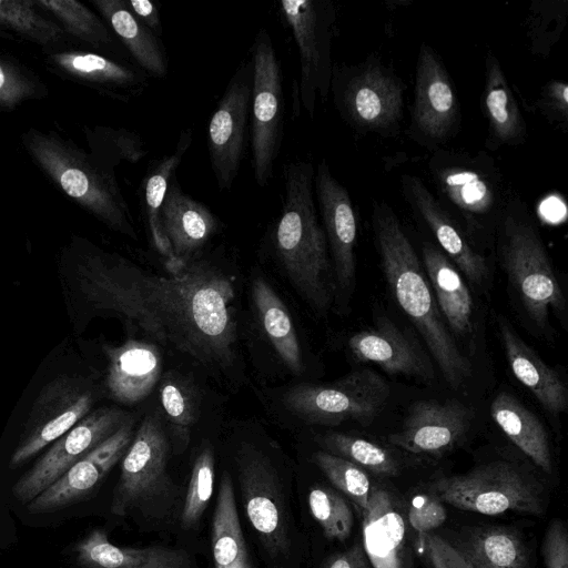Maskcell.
I'll return each mask as SVG.
<instances>
[{
	"instance_id": "obj_1",
	"label": "cell",
	"mask_w": 568,
	"mask_h": 568,
	"mask_svg": "<svg viewBox=\"0 0 568 568\" xmlns=\"http://www.w3.org/2000/svg\"><path fill=\"white\" fill-rule=\"evenodd\" d=\"M77 288L92 311L116 315L150 339L206 368L236 359L235 294L206 261L179 274H153L113 253H87L75 266Z\"/></svg>"
},
{
	"instance_id": "obj_47",
	"label": "cell",
	"mask_w": 568,
	"mask_h": 568,
	"mask_svg": "<svg viewBox=\"0 0 568 568\" xmlns=\"http://www.w3.org/2000/svg\"><path fill=\"white\" fill-rule=\"evenodd\" d=\"M161 404L181 437L194 422V410L189 396L175 382L168 381L160 390Z\"/></svg>"
},
{
	"instance_id": "obj_6",
	"label": "cell",
	"mask_w": 568,
	"mask_h": 568,
	"mask_svg": "<svg viewBox=\"0 0 568 568\" xmlns=\"http://www.w3.org/2000/svg\"><path fill=\"white\" fill-rule=\"evenodd\" d=\"M427 487L440 501L483 515L517 511L540 516L544 513L538 483L507 462L484 464L465 474L439 477Z\"/></svg>"
},
{
	"instance_id": "obj_32",
	"label": "cell",
	"mask_w": 568,
	"mask_h": 568,
	"mask_svg": "<svg viewBox=\"0 0 568 568\" xmlns=\"http://www.w3.org/2000/svg\"><path fill=\"white\" fill-rule=\"evenodd\" d=\"M94 4L108 20L139 68L164 78L169 71L168 55L160 38L144 26L124 0H95Z\"/></svg>"
},
{
	"instance_id": "obj_15",
	"label": "cell",
	"mask_w": 568,
	"mask_h": 568,
	"mask_svg": "<svg viewBox=\"0 0 568 568\" xmlns=\"http://www.w3.org/2000/svg\"><path fill=\"white\" fill-rule=\"evenodd\" d=\"M169 442L160 419L145 416L122 457L111 514L126 517L172 493L168 475Z\"/></svg>"
},
{
	"instance_id": "obj_21",
	"label": "cell",
	"mask_w": 568,
	"mask_h": 568,
	"mask_svg": "<svg viewBox=\"0 0 568 568\" xmlns=\"http://www.w3.org/2000/svg\"><path fill=\"white\" fill-rule=\"evenodd\" d=\"M61 568H191L185 551L161 546L133 548L113 545L94 528L62 550Z\"/></svg>"
},
{
	"instance_id": "obj_45",
	"label": "cell",
	"mask_w": 568,
	"mask_h": 568,
	"mask_svg": "<svg viewBox=\"0 0 568 568\" xmlns=\"http://www.w3.org/2000/svg\"><path fill=\"white\" fill-rule=\"evenodd\" d=\"M536 108L546 120L562 132L568 126V87L565 81L551 80L542 88Z\"/></svg>"
},
{
	"instance_id": "obj_14",
	"label": "cell",
	"mask_w": 568,
	"mask_h": 568,
	"mask_svg": "<svg viewBox=\"0 0 568 568\" xmlns=\"http://www.w3.org/2000/svg\"><path fill=\"white\" fill-rule=\"evenodd\" d=\"M331 89L336 108L356 130L389 133L402 119L405 87L381 62L333 71Z\"/></svg>"
},
{
	"instance_id": "obj_19",
	"label": "cell",
	"mask_w": 568,
	"mask_h": 568,
	"mask_svg": "<svg viewBox=\"0 0 568 568\" xmlns=\"http://www.w3.org/2000/svg\"><path fill=\"white\" fill-rule=\"evenodd\" d=\"M459 121V106L449 74L435 51L422 44L417 59L413 129L428 142L449 139Z\"/></svg>"
},
{
	"instance_id": "obj_51",
	"label": "cell",
	"mask_w": 568,
	"mask_h": 568,
	"mask_svg": "<svg viewBox=\"0 0 568 568\" xmlns=\"http://www.w3.org/2000/svg\"><path fill=\"white\" fill-rule=\"evenodd\" d=\"M131 12L146 26L159 38L162 36V24L159 10L154 2L150 0H129L126 1Z\"/></svg>"
},
{
	"instance_id": "obj_46",
	"label": "cell",
	"mask_w": 568,
	"mask_h": 568,
	"mask_svg": "<svg viewBox=\"0 0 568 568\" xmlns=\"http://www.w3.org/2000/svg\"><path fill=\"white\" fill-rule=\"evenodd\" d=\"M446 509L436 495H416L408 508V523L418 534L430 532L446 520Z\"/></svg>"
},
{
	"instance_id": "obj_52",
	"label": "cell",
	"mask_w": 568,
	"mask_h": 568,
	"mask_svg": "<svg viewBox=\"0 0 568 568\" xmlns=\"http://www.w3.org/2000/svg\"><path fill=\"white\" fill-rule=\"evenodd\" d=\"M422 548L428 555L434 568H453L445 548V540L430 532L418 534Z\"/></svg>"
},
{
	"instance_id": "obj_41",
	"label": "cell",
	"mask_w": 568,
	"mask_h": 568,
	"mask_svg": "<svg viewBox=\"0 0 568 568\" xmlns=\"http://www.w3.org/2000/svg\"><path fill=\"white\" fill-rule=\"evenodd\" d=\"M314 462L338 490L362 511L366 509L372 484L363 468L339 456L322 450L314 455Z\"/></svg>"
},
{
	"instance_id": "obj_24",
	"label": "cell",
	"mask_w": 568,
	"mask_h": 568,
	"mask_svg": "<svg viewBox=\"0 0 568 568\" xmlns=\"http://www.w3.org/2000/svg\"><path fill=\"white\" fill-rule=\"evenodd\" d=\"M347 344L357 361L375 363L388 374L423 381L435 377L434 365L420 346L387 318L353 334Z\"/></svg>"
},
{
	"instance_id": "obj_49",
	"label": "cell",
	"mask_w": 568,
	"mask_h": 568,
	"mask_svg": "<svg viewBox=\"0 0 568 568\" xmlns=\"http://www.w3.org/2000/svg\"><path fill=\"white\" fill-rule=\"evenodd\" d=\"M541 554L546 568H568V534L560 519L549 523Z\"/></svg>"
},
{
	"instance_id": "obj_39",
	"label": "cell",
	"mask_w": 568,
	"mask_h": 568,
	"mask_svg": "<svg viewBox=\"0 0 568 568\" xmlns=\"http://www.w3.org/2000/svg\"><path fill=\"white\" fill-rule=\"evenodd\" d=\"M36 6V1L0 0V24L10 27L39 44H52L61 38L62 30L42 17Z\"/></svg>"
},
{
	"instance_id": "obj_5",
	"label": "cell",
	"mask_w": 568,
	"mask_h": 568,
	"mask_svg": "<svg viewBox=\"0 0 568 568\" xmlns=\"http://www.w3.org/2000/svg\"><path fill=\"white\" fill-rule=\"evenodd\" d=\"M26 145L43 171L73 200L113 231L136 239L129 206L112 171L51 135L27 134Z\"/></svg>"
},
{
	"instance_id": "obj_35",
	"label": "cell",
	"mask_w": 568,
	"mask_h": 568,
	"mask_svg": "<svg viewBox=\"0 0 568 568\" xmlns=\"http://www.w3.org/2000/svg\"><path fill=\"white\" fill-rule=\"evenodd\" d=\"M192 135L191 129H185L180 133L174 152L156 162L149 171L143 185V205L148 230L155 250L165 258V268L169 274H174L175 264L171 247L161 227L160 211L169 184L192 144Z\"/></svg>"
},
{
	"instance_id": "obj_2",
	"label": "cell",
	"mask_w": 568,
	"mask_h": 568,
	"mask_svg": "<svg viewBox=\"0 0 568 568\" xmlns=\"http://www.w3.org/2000/svg\"><path fill=\"white\" fill-rule=\"evenodd\" d=\"M373 227L383 273L394 298L418 329L447 384L459 388L470 377L471 364L446 326L419 258L386 203L375 204Z\"/></svg>"
},
{
	"instance_id": "obj_29",
	"label": "cell",
	"mask_w": 568,
	"mask_h": 568,
	"mask_svg": "<svg viewBox=\"0 0 568 568\" xmlns=\"http://www.w3.org/2000/svg\"><path fill=\"white\" fill-rule=\"evenodd\" d=\"M501 342L515 377L541 406L557 415L568 407V389L559 374L548 366L506 322L499 323Z\"/></svg>"
},
{
	"instance_id": "obj_42",
	"label": "cell",
	"mask_w": 568,
	"mask_h": 568,
	"mask_svg": "<svg viewBox=\"0 0 568 568\" xmlns=\"http://www.w3.org/2000/svg\"><path fill=\"white\" fill-rule=\"evenodd\" d=\"M313 517L329 539L344 541L353 527V514L345 498L326 487H315L308 494Z\"/></svg>"
},
{
	"instance_id": "obj_17",
	"label": "cell",
	"mask_w": 568,
	"mask_h": 568,
	"mask_svg": "<svg viewBox=\"0 0 568 568\" xmlns=\"http://www.w3.org/2000/svg\"><path fill=\"white\" fill-rule=\"evenodd\" d=\"M252 91V64L243 62L224 91L207 125V150L220 190H230L244 154Z\"/></svg>"
},
{
	"instance_id": "obj_12",
	"label": "cell",
	"mask_w": 568,
	"mask_h": 568,
	"mask_svg": "<svg viewBox=\"0 0 568 568\" xmlns=\"http://www.w3.org/2000/svg\"><path fill=\"white\" fill-rule=\"evenodd\" d=\"M280 12L298 49L301 72L296 100L312 119L317 98L325 101L331 90L335 10L327 0H284Z\"/></svg>"
},
{
	"instance_id": "obj_3",
	"label": "cell",
	"mask_w": 568,
	"mask_h": 568,
	"mask_svg": "<svg viewBox=\"0 0 568 568\" xmlns=\"http://www.w3.org/2000/svg\"><path fill=\"white\" fill-rule=\"evenodd\" d=\"M312 162L284 166V202L274 226V250L293 286L320 315L335 301V280L327 242L318 223Z\"/></svg>"
},
{
	"instance_id": "obj_16",
	"label": "cell",
	"mask_w": 568,
	"mask_h": 568,
	"mask_svg": "<svg viewBox=\"0 0 568 568\" xmlns=\"http://www.w3.org/2000/svg\"><path fill=\"white\" fill-rule=\"evenodd\" d=\"M314 187L332 257L335 280V301L348 307L355 287L357 220L348 191L332 174L322 160L314 174Z\"/></svg>"
},
{
	"instance_id": "obj_23",
	"label": "cell",
	"mask_w": 568,
	"mask_h": 568,
	"mask_svg": "<svg viewBox=\"0 0 568 568\" xmlns=\"http://www.w3.org/2000/svg\"><path fill=\"white\" fill-rule=\"evenodd\" d=\"M163 234L179 274L221 227L220 219L204 203L184 193L173 179L160 211Z\"/></svg>"
},
{
	"instance_id": "obj_20",
	"label": "cell",
	"mask_w": 568,
	"mask_h": 568,
	"mask_svg": "<svg viewBox=\"0 0 568 568\" xmlns=\"http://www.w3.org/2000/svg\"><path fill=\"white\" fill-rule=\"evenodd\" d=\"M473 413L460 402L418 400L388 442L413 454L442 456L466 435Z\"/></svg>"
},
{
	"instance_id": "obj_8",
	"label": "cell",
	"mask_w": 568,
	"mask_h": 568,
	"mask_svg": "<svg viewBox=\"0 0 568 568\" xmlns=\"http://www.w3.org/2000/svg\"><path fill=\"white\" fill-rule=\"evenodd\" d=\"M390 396L388 383L375 371H353L328 385L298 384L283 396L286 409L308 424L334 426L354 420L368 426Z\"/></svg>"
},
{
	"instance_id": "obj_36",
	"label": "cell",
	"mask_w": 568,
	"mask_h": 568,
	"mask_svg": "<svg viewBox=\"0 0 568 568\" xmlns=\"http://www.w3.org/2000/svg\"><path fill=\"white\" fill-rule=\"evenodd\" d=\"M212 550L215 568H252L227 473L222 476L214 510Z\"/></svg>"
},
{
	"instance_id": "obj_40",
	"label": "cell",
	"mask_w": 568,
	"mask_h": 568,
	"mask_svg": "<svg viewBox=\"0 0 568 568\" xmlns=\"http://www.w3.org/2000/svg\"><path fill=\"white\" fill-rule=\"evenodd\" d=\"M37 4L52 12L75 37L94 47L111 45V33L85 6L73 0H41Z\"/></svg>"
},
{
	"instance_id": "obj_34",
	"label": "cell",
	"mask_w": 568,
	"mask_h": 568,
	"mask_svg": "<svg viewBox=\"0 0 568 568\" xmlns=\"http://www.w3.org/2000/svg\"><path fill=\"white\" fill-rule=\"evenodd\" d=\"M251 291L257 316L271 344L290 372L301 375L304 372L302 349L285 304L263 277L253 280Z\"/></svg>"
},
{
	"instance_id": "obj_30",
	"label": "cell",
	"mask_w": 568,
	"mask_h": 568,
	"mask_svg": "<svg viewBox=\"0 0 568 568\" xmlns=\"http://www.w3.org/2000/svg\"><path fill=\"white\" fill-rule=\"evenodd\" d=\"M65 72L90 82L120 100L138 98L148 88V73L139 67L90 52H63L52 55Z\"/></svg>"
},
{
	"instance_id": "obj_37",
	"label": "cell",
	"mask_w": 568,
	"mask_h": 568,
	"mask_svg": "<svg viewBox=\"0 0 568 568\" xmlns=\"http://www.w3.org/2000/svg\"><path fill=\"white\" fill-rule=\"evenodd\" d=\"M328 453L352 462L365 471L393 477L400 471V465L386 448L365 438L341 433H331L322 438Z\"/></svg>"
},
{
	"instance_id": "obj_22",
	"label": "cell",
	"mask_w": 568,
	"mask_h": 568,
	"mask_svg": "<svg viewBox=\"0 0 568 568\" xmlns=\"http://www.w3.org/2000/svg\"><path fill=\"white\" fill-rule=\"evenodd\" d=\"M403 190L410 206L434 234L440 251L471 283L485 284L489 275L486 258L471 246L440 202L413 175L403 176Z\"/></svg>"
},
{
	"instance_id": "obj_44",
	"label": "cell",
	"mask_w": 568,
	"mask_h": 568,
	"mask_svg": "<svg viewBox=\"0 0 568 568\" xmlns=\"http://www.w3.org/2000/svg\"><path fill=\"white\" fill-rule=\"evenodd\" d=\"M102 136L103 158L99 164L109 171L121 161L136 163L141 161L148 151L139 134L128 130H105Z\"/></svg>"
},
{
	"instance_id": "obj_10",
	"label": "cell",
	"mask_w": 568,
	"mask_h": 568,
	"mask_svg": "<svg viewBox=\"0 0 568 568\" xmlns=\"http://www.w3.org/2000/svg\"><path fill=\"white\" fill-rule=\"evenodd\" d=\"M251 151L256 183L264 187L273 176L284 126L281 62L272 38L261 28L252 47Z\"/></svg>"
},
{
	"instance_id": "obj_7",
	"label": "cell",
	"mask_w": 568,
	"mask_h": 568,
	"mask_svg": "<svg viewBox=\"0 0 568 568\" xmlns=\"http://www.w3.org/2000/svg\"><path fill=\"white\" fill-rule=\"evenodd\" d=\"M429 170L438 191L469 232L487 223L498 229L513 199L506 201V186L490 158L439 151L432 158Z\"/></svg>"
},
{
	"instance_id": "obj_48",
	"label": "cell",
	"mask_w": 568,
	"mask_h": 568,
	"mask_svg": "<svg viewBox=\"0 0 568 568\" xmlns=\"http://www.w3.org/2000/svg\"><path fill=\"white\" fill-rule=\"evenodd\" d=\"M36 84L24 73L0 61V106H14L34 94Z\"/></svg>"
},
{
	"instance_id": "obj_27",
	"label": "cell",
	"mask_w": 568,
	"mask_h": 568,
	"mask_svg": "<svg viewBox=\"0 0 568 568\" xmlns=\"http://www.w3.org/2000/svg\"><path fill=\"white\" fill-rule=\"evenodd\" d=\"M364 551L373 568H400L405 519L397 500L384 487L373 485L363 510Z\"/></svg>"
},
{
	"instance_id": "obj_28",
	"label": "cell",
	"mask_w": 568,
	"mask_h": 568,
	"mask_svg": "<svg viewBox=\"0 0 568 568\" xmlns=\"http://www.w3.org/2000/svg\"><path fill=\"white\" fill-rule=\"evenodd\" d=\"M422 257L438 310L456 337L474 333V301L457 267L436 246L424 243Z\"/></svg>"
},
{
	"instance_id": "obj_9",
	"label": "cell",
	"mask_w": 568,
	"mask_h": 568,
	"mask_svg": "<svg viewBox=\"0 0 568 568\" xmlns=\"http://www.w3.org/2000/svg\"><path fill=\"white\" fill-rule=\"evenodd\" d=\"M132 429L133 420L129 418L34 499L14 510L17 516L31 527L57 526L74 517L79 506L89 500L124 456L133 438Z\"/></svg>"
},
{
	"instance_id": "obj_43",
	"label": "cell",
	"mask_w": 568,
	"mask_h": 568,
	"mask_svg": "<svg viewBox=\"0 0 568 568\" xmlns=\"http://www.w3.org/2000/svg\"><path fill=\"white\" fill-rule=\"evenodd\" d=\"M214 455L210 446H205L196 456L182 509L183 528L194 527L202 517L213 493Z\"/></svg>"
},
{
	"instance_id": "obj_13",
	"label": "cell",
	"mask_w": 568,
	"mask_h": 568,
	"mask_svg": "<svg viewBox=\"0 0 568 568\" xmlns=\"http://www.w3.org/2000/svg\"><path fill=\"white\" fill-rule=\"evenodd\" d=\"M130 417L116 407L90 412L53 442L4 494L13 511L34 499L70 467L115 433Z\"/></svg>"
},
{
	"instance_id": "obj_18",
	"label": "cell",
	"mask_w": 568,
	"mask_h": 568,
	"mask_svg": "<svg viewBox=\"0 0 568 568\" xmlns=\"http://www.w3.org/2000/svg\"><path fill=\"white\" fill-rule=\"evenodd\" d=\"M239 479L246 515L273 556L288 547L286 516L280 483L268 459L244 447L239 455Z\"/></svg>"
},
{
	"instance_id": "obj_33",
	"label": "cell",
	"mask_w": 568,
	"mask_h": 568,
	"mask_svg": "<svg viewBox=\"0 0 568 568\" xmlns=\"http://www.w3.org/2000/svg\"><path fill=\"white\" fill-rule=\"evenodd\" d=\"M490 415L504 434L541 470L552 471L548 435L532 412L511 394L503 392L491 402Z\"/></svg>"
},
{
	"instance_id": "obj_26",
	"label": "cell",
	"mask_w": 568,
	"mask_h": 568,
	"mask_svg": "<svg viewBox=\"0 0 568 568\" xmlns=\"http://www.w3.org/2000/svg\"><path fill=\"white\" fill-rule=\"evenodd\" d=\"M445 548L453 568H528L521 537L507 527L471 528Z\"/></svg>"
},
{
	"instance_id": "obj_11",
	"label": "cell",
	"mask_w": 568,
	"mask_h": 568,
	"mask_svg": "<svg viewBox=\"0 0 568 568\" xmlns=\"http://www.w3.org/2000/svg\"><path fill=\"white\" fill-rule=\"evenodd\" d=\"M95 400L88 378L60 375L48 382L34 399L7 467L18 470L87 416Z\"/></svg>"
},
{
	"instance_id": "obj_50",
	"label": "cell",
	"mask_w": 568,
	"mask_h": 568,
	"mask_svg": "<svg viewBox=\"0 0 568 568\" xmlns=\"http://www.w3.org/2000/svg\"><path fill=\"white\" fill-rule=\"evenodd\" d=\"M18 542L16 523L6 496L0 490V556L9 551Z\"/></svg>"
},
{
	"instance_id": "obj_25",
	"label": "cell",
	"mask_w": 568,
	"mask_h": 568,
	"mask_svg": "<svg viewBox=\"0 0 568 568\" xmlns=\"http://www.w3.org/2000/svg\"><path fill=\"white\" fill-rule=\"evenodd\" d=\"M105 387L118 403L132 405L145 398L158 383L162 369L160 352L153 343L128 339L106 346Z\"/></svg>"
},
{
	"instance_id": "obj_53",
	"label": "cell",
	"mask_w": 568,
	"mask_h": 568,
	"mask_svg": "<svg viewBox=\"0 0 568 568\" xmlns=\"http://www.w3.org/2000/svg\"><path fill=\"white\" fill-rule=\"evenodd\" d=\"M326 568H369V561L359 545H354L346 551L334 556Z\"/></svg>"
},
{
	"instance_id": "obj_4",
	"label": "cell",
	"mask_w": 568,
	"mask_h": 568,
	"mask_svg": "<svg viewBox=\"0 0 568 568\" xmlns=\"http://www.w3.org/2000/svg\"><path fill=\"white\" fill-rule=\"evenodd\" d=\"M501 263L529 320L539 328L550 313L565 315L566 298L526 206L513 199L498 226Z\"/></svg>"
},
{
	"instance_id": "obj_31",
	"label": "cell",
	"mask_w": 568,
	"mask_h": 568,
	"mask_svg": "<svg viewBox=\"0 0 568 568\" xmlns=\"http://www.w3.org/2000/svg\"><path fill=\"white\" fill-rule=\"evenodd\" d=\"M483 109L488 122L487 145L490 149L515 145L525 140V120L500 63L493 53H488L485 61Z\"/></svg>"
},
{
	"instance_id": "obj_38",
	"label": "cell",
	"mask_w": 568,
	"mask_h": 568,
	"mask_svg": "<svg viewBox=\"0 0 568 568\" xmlns=\"http://www.w3.org/2000/svg\"><path fill=\"white\" fill-rule=\"evenodd\" d=\"M568 18L567 0L532 1L526 21L531 51L546 57L558 42Z\"/></svg>"
}]
</instances>
